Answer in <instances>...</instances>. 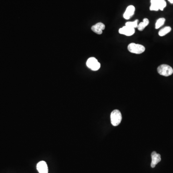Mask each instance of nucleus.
Wrapping results in <instances>:
<instances>
[{
	"mask_svg": "<svg viewBox=\"0 0 173 173\" xmlns=\"http://www.w3.org/2000/svg\"><path fill=\"white\" fill-rule=\"evenodd\" d=\"M37 169L39 173H48L47 165L45 161H41L38 162L37 165Z\"/></svg>",
	"mask_w": 173,
	"mask_h": 173,
	"instance_id": "nucleus-8",
	"label": "nucleus"
},
{
	"mask_svg": "<svg viewBox=\"0 0 173 173\" xmlns=\"http://www.w3.org/2000/svg\"><path fill=\"white\" fill-rule=\"evenodd\" d=\"M157 71L162 76L168 77L173 74V69L169 65L163 64L160 65L157 68Z\"/></svg>",
	"mask_w": 173,
	"mask_h": 173,
	"instance_id": "nucleus-1",
	"label": "nucleus"
},
{
	"mask_svg": "<svg viewBox=\"0 0 173 173\" xmlns=\"http://www.w3.org/2000/svg\"><path fill=\"white\" fill-rule=\"evenodd\" d=\"M151 162L150 164L151 167L152 168H154L156 165L158 164L159 162L161 161V155L157 153L156 151H153L151 153Z\"/></svg>",
	"mask_w": 173,
	"mask_h": 173,
	"instance_id": "nucleus-6",
	"label": "nucleus"
},
{
	"mask_svg": "<svg viewBox=\"0 0 173 173\" xmlns=\"http://www.w3.org/2000/svg\"><path fill=\"white\" fill-rule=\"evenodd\" d=\"M127 49L130 53L135 54H141L145 51V48L142 45L131 43L128 45Z\"/></svg>",
	"mask_w": 173,
	"mask_h": 173,
	"instance_id": "nucleus-2",
	"label": "nucleus"
},
{
	"mask_svg": "<svg viewBox=\"0 0 173 173\" xmlns=\"http://www.w3.org/2000/svg\"><path fill=\"white\" fill-rule=\"evenodd\" d=\"M149 20L147 18H144L143 20V22L139 23V24L138 25V30H139V31H142L144 29L147 27V26L149 25Z\"/></svg>",
	"mask_w": 173,
	"mask_h": 173,
	"instance_id": "nucleus-10",
	"label": "nucleus"
},
{
	"mask_svg": "<svg viewBox=\"0 0 173 173\" xmlns=\"http://www.w3.org/2000/svg\"><path fill=\"white\" fill-rule=\"evenodd\" d=\"M135 11V7L133 6H129L126 9L123 16L125 19H129L133 15Z\"/></svg>",
	"mask_w": 173,
	"mask_h": 173,
	"instance_id": "nucleus-9",
	"label": "nucleus"
},
{
	"mask_svg": "<svg viewBox=\"0 0 173 173\" xmlns=\"http://www.w3.org/2000/svg\"><path fill=\"white\" fill-rule=\"evenodd\" d=\"M122 119V115L118 110H115L111 113V121L113 126L116 127L119 125Z\"/></svg>",
	"mask_w": 173,
	"mask_h": 173,
	"instance_id": "nucleus-3",
	"label": "nucleus"
},
{
	"mask_svg": "<svg viewBox=\"0 0 173 173\" xmlns=\"http://www.w3.org/2000/svg\"><path fill=\"white\" fill-rule=\"evenodd\" d=\"M150 11H158L159 9L158 3H152V4H151L150 7Z\"/></svg>",
	"mask_w": 173,
	"mask_h": 173,
	"instance_id": "nucleus-15",
	"label": "nucleus"
},
{
	"mask_svg": "<svg viewBox=\"0 0 173 173\" xmlns=\"http://www.w3.org/2000/svg\"><path fill=\"white\" fill-rule=\"evenodd\" d=\"M171 4H173V0H168Z\"/></svg>",
	"mask_w": 173,
	"mask_h": 173,
	"instance_id": "nucleus-17",
	"label": "nucleus"
},
{
	"mask_svg": "<svg viewBox=\"0 0 173 173\" xmlns=\"http://www.w3.org/2000/svg\"><path fill=\"white\" fill-rule=\"evenodd\" d=\"M138 22H139V20L138 19L132 22H127L125 24V26H127L129 27H132L133 29H135L136 27H138Z\"/></svg>",
	"mask_w": 173,
	"mask_h": 173,
	"instance_id": "nucleus-12",
	"label": "nucleus"
},
{
	"mask_svg": "<svg viewBox=\"0 0 173 173\" xmlns=\"http://www.w3.org/2000/svg\"><path fill=\"white\" fill-rule=\"evenodd\" d=\"M86 66L93 71H97L101 68V64L94 57L89 58L86 63Z\"/></svg>",
	"mask_w": 173,
	"mask_h": 173,
	"instance_id": "nucleus-4",
	"label": "nucleus"
},
{
	"mask_svg": "<svg viewBox=\"0 0 173 173\" xmlns=\"http://www.w3.org/2000/svg\"><path fill=\"white\" fill-rule=\"evenodd\" d=\"M158 5L159 9L161 11H163L164 8L166 7V3L165 0H161L158 3Z\"/></svg>",
	"mask_w": 173,
	"mask_h": 173,
	"instance_id": "nucleus-14",
	"label": "nucleus"
},
{
	"mask_svg": "<svg viewBox=\"0 0 173 173\" xmlns=\"http://www.w3.org/2000/svg\"><path fill=\"white\" fill-rule=\"evenodd\" d=\"M119 32L122 35H124L127 36H130L133 35L135 33V29L125 26L119 29Z\"/></svg>",
	"mask_w": 173,
	"mask_h": 173,
	"instance_id": "nucleus-5",
	"label": "nucleus"
},
{
	"mask_svg": "<svg viewBox=\"0 0 173 173\" xmlns=\"http://www.w3.org/2000/svg\"><path fill=\"white\" fill-rule=\"evenodd\" d=\"M165 19L164 18H160L157 20L155 24V29H158L164 25L165 23Z\"/></svg>",
	"mask_w": 173,
	"mask_h": 173,
	"instance_id": "nucleus-13",
	"label": "nucleus"
},
{
	"mask_svg": "<svg viewBox=\"0 0 173 173\" xmlns=\"http://www.w3.org/2000/svg\"><path fill=\"white\" fill-rule=\"evenodd\" d=\"M161 0H150V3H158L159 1H160Z\"/></svg>",
	"mask_w": 173,
	"mask_h": 173,
	"instance_id": "nucleus-16",
	"label": "nucleus"
},
{
	"mask_svg": "<svg viewBox=\"0 0 173 173\" xmlns=\"http://www.w3.org/2000/svg\"><path fill=\"white\" fill-rule=\"evenodd\" d=\"M105 26L104 24L99 22L92 26L91 30L96 34L101 35L103 33V30L105 29Z\"/></svg>",
	"mask_w": 173,
	"mask_h": 173,
	"instance_id": "nucleus-7",
	"label": "nucleus"
},
{
	"mask_svg": "<svg viewBox=\"0 0 173 173\" xmlns=\"http://www.w3.org/2000/svg\"><path fill=\"white\" fill-rule=\"evenodd\" d=\"M171 30V27H165L160 30L158 33L159 35L161 37L164 36L166 35V34H168V33L170 32Z\"/></svg>",
	"mask_w": 173,
	"mask_h": 173,
	"instance_id": "nucleus-11",
	"label": "nucleus"
}]
</instances>
